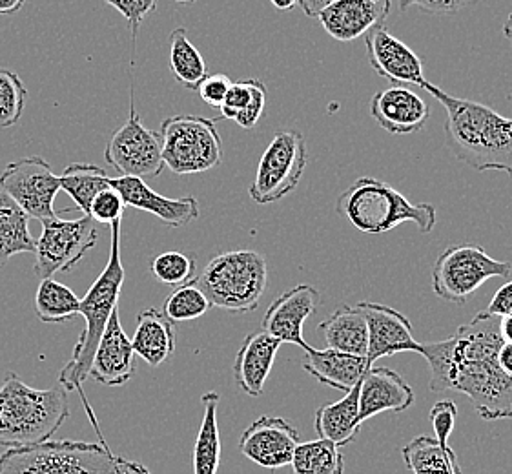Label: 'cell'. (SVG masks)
<instances>
[{
	"mask_svg": "<svg viewBox=\"0 0 512 474\" xmlns=\"http://www.w3.org/2000/svg\"><path fill=\"white\" fill-rule=\"evenodd\" d=\"M121 225H123V221L113 223L108 263L101 272V276L93 281L92 287L81 299V316L86 321V327L73 347L72 360L62 367L61 374H59L61 387L68 392L81 394L84 409L95 427V433L99 436V444L103 445H106V440H104L103 433L99 431V423L95 420L92 405L88 403V398L82 391V383L86 382V378H90V367H92L97 345L103 338L104 329L112 318L113 310L119 309V298H121L124 278H126L123 258H121Z\"/></svg>",
	"mask_w": 512,
	"mask_h": 474,
	"instance_id": "obj_3",
	"label": "cell"
},
{
	"mask_svg": "<svg viewBox=\"0 0 512 474\" xmlns=\"http://www.w3.org/2000/svg\"><path fill=\"white\" fill-rule=\"evenodd\" d=\"M35 252L30 217L8 194L0 190V270L17 254Z\"/></svg>",
	"mask_w": 512,
	"mask_h": 474,
	"instance_id": "obj_28",
	"label": "cell"
},
{
	"mask_svg": "<svg viewBox=\"0 0 512 474\" xmlns=\"http://www.w3.org/2000/svg\"><path fill=\"white\" fill-rule=\"evenodd\" d=\"M113 462H115V460H113ZM110 474H117V471H115V467H113L112 473H110Z\"/></svg>",
	"mask_w": 512,
	"mask_h": 474,
	"instance_id": "obj_53",
	"label": "cell"
},
{
	"mask_svg": "<svg viewBox=\"0 0 512 474\" xmlns=\"http://www.w3.org/2000/svg\"><path fill=\"white\" fill-rule=\"evenodd\" d=\"M113 467H115L117 474H152L143 464L134 462V460H126V458H121V456H115Z\"/></svg>",
	"mask_w": 512,
	"mask_h": 474,
	"instance_id": "obj_46",
	"label": "cell"
},
{
	"mask_svg": "<svg viewBox=\"0 0 512 474\" xmlns=\"http://www.w3.org/2000/svg\"><path fill=\"white\" fill-rule=\"evenodd\" d=\"M423 90L447 112L445 145L458 161L478 172L496 170L512 177V119L491 106L449 95L429 81Z\"/></svg>",
	"mask_w": 512,
	"mask_h": 474,
	"instance_id": "obj_2",
	"label": "cell"
},
{
	"mask_svg": "<svg viewBox=\"0 0 512 474\" xmlns=\"http://www.w3.org/2000/svg\"><path fill=\"white\" fill-rule=\"evenodd\" d=\"M414 403V391L389 367H370L359 383V420L381 413H403Z\"/></svg>",
	"mask_w": 512,
	"mask_h": 474,
	"instance_id": "obj_22",
	"label": "cell"
},
{
	"mask_svg": "<svg viewBox=\"0 0 512 474\" xmlns=\"http://www.w3.org/2000/svg\"><path fill=\"white\" fill-rule=\"evenodd\" d=\"M476 2L478 0H398V6L400 11L418 8L431 15H454L465 8H471Z\"/></svg>",
	"mask_w": 512,
	"mask_h": 474,
	"instance_id": "obj_42",
	"label": "cell"
},
{
	"mask_svg": "<svg viewBox=\"0 0 512 474\" xmlns=\"http://www.w3.org/2000/svg\"><path fill=\"white\" fill-rule=\"evenodd\" d=\"M113 460L108 445L48 440L6 449L0 454V474H110Z\"/></svg>",
	"mask_w": 512,
	"mask_h": 474,
	"instance_id": "obj_7",
	"label": "cell"
},
{
	"mask_svg": "<svg viewBox=\"0 0 512 474\" xmlns=\"http://www.w3.org/2000/svg\"><path fill=\"white\" fill-rule=\"evenodd\" d=\"M134 374L135 351L132 340L124 332L119 309H115L93 356L90 378L106 387H119L130 382Z\"/></svg>",
	"mask_w": 512,
	"mask_h": 474,
	"instance_id": "obj_21",
	"label": "cell"
},
{
	"mask_svg": "<svg viewBox=\"0 0 512 474\" xmlns=\"http://www.w3.org/2000/svg\"><path fill=\"white\" fill-rule=\"evenodd\" d=\"M99 230L90 216L42 221V234L35 239V274L37 278H53L59 272H70L97 243Z\"/></svg>",
	"mask_w": 512,
	"mask_h": 474,
	"instance_id": "obj_11",
	"label": "cell"
},
{
	"mask_svg": "<svg viewBox=\"0 0 512 474\" xmlns=\"http://www.w3.org/2000/svg\"><path fill=\"white\" fill-rule=\"evenodd\" d=\"M500 318L487 310L460 325L451 338L420 343L418 352L431 369L432 392H460L487 422L512 418V378L498 354L503 345Z\"/></svg>",
	"mask_w": 512,
	"mask_h": 474,
	"instance_id": "obj_1",
	"label": "cell"
},
{
	"mask_svg": "<svg viewBox=\"0 0 512 474\" xmlns=\"http://www.w3.org/2000/svg\"><path fill=\"white\" fill-rule=\"evenodd\" d=\"M174 2H179V4H190V2H195V0H174Z\"/></svg>",
	"mask_w": 512,
	"mask_h": 474,
	"instance_id": "obj_52",
	"label": "cell"
},
{
	"mask_svg": "<svg viewBox=\"0 0 512 474\" xmlns=\"http://www.w3.org/2000/svg\"><path fill=\"white\" fill-rule=\"evenodd\" d=\"M272 6L279 11H290L294 10V6L299 4V0H270Z\"/></svg>",
	"mask_w": 512,
	"mask_h": 474,
	"instance_id": "obj_50",
	"label": "cell"
},
{
	"mask_svg": "<svg viewBox=\"0 0 512 474\" xmlns=\"http://www.w3.org/2000/svg\"><path fill=\"white\" fill-rule=\"evenodd\" d=\"M281 345V341L272 338L265 330H257L246 336L232 367L237 387L241 391L252 398L263 394Z\"/></svg>",
	"mask_w": 512,
	"mask_h": 474,
	"instance_id": "obj_23",
	"label": "cell"
},
{
	"mask_svg": "<svg viewBox=\"0 0 512 474\" xmlns=\"http://www.w3.org/2000/svg\"><path fill=\"white\" fill-rule=\"evenodd\" d=\"M257 83H259V79H245V81L241 79V81L232 83L230 90L226 93L225 103L221 104V108H219L221 117L236 121L237 117L243 114L252 103Z\"/></svg>",
	"mask_w": 512,
	"mask_h": 474,
	"instance_id": "obj_39",
	"label": "cell"
},
{
	"mask_svg": "<svg viewBox=\"0 0 512 474\" xmlns=\"http://www.w3.org/2000/svg\"><path fill=\"white\" fill-rule=\"evenodd\" d=\"M267 259L256 250H230L217 254L197 274L195 285L212 307L248 314L259 307L267 290Z\"/></svg>",
	"mask_w": 512,
	"mask_h": 474,
	"instance_id": "obj_6",
	"label": "cell"
},
{
	"mask_svg": "<svg viewBox=\"0 0 512 474\" xmlns=\"http://www.w3.org/2000/svg\"><path fill=\"white\" fill-rule=\"evenodd\" d=\"M124 208L126 205L121 194L113 190L112 186H108L93 199L88 216L92 217L97 225L112 227L115 221H123Z\"/></svg>",
	"mask_w": 512,
	"mask_h": 474,
	"instance_id": "obj_38",
	"label": "cell"
},
{
	"mask_svg": "<svg viewBox=\"0 0 512 474\" xmlns=\"http://www.w3.org/2000/svg\"><path fill=\"white\" fill-rule=\"evenodd\" d=\"M292 474H343L345 458L338 445L327 440L299 444L292 456Z\"/></svg>",
	"mask_w": 512,
	"mask_h": 474,
	"instance_id": "obj_34",
	"label": "cell"
},
{
	"mask_svg": "<svg viewBox=\"0 0 512 474\" xmlns=\"http://www.w3.org/2000/svg\"><path fill=\"white\" fill-rule=\"evenodd\" d=\"M332 2H336V0H299V6H301V10L305 11V15L318 19L319 13L330 6Z\"/></svg>",
	"mask_w": 512,
	"mask_h": 474,
	"instance_id": "obj_47",
	"label": "cell"
},
{
	"mask_svg": "<svg viewBox=\"0 0 512 474\" xmlns=\"http://www.w3.org/2000/svg\"><path fill=\"white\" fill-rule=\"evenodd\" d=\"M318 329L325 336L328 349L367 358L369 329L358 307L341 305L328 320L319 323Z\"/></svg>",
	"mask_w": 512,
	"mask_h": 474,
	"instance_id": "obj_27",
	"label": "cell"
},
{
	"mask_svg": "<svg viewBox=\"0 0 512 474\" xmlns=\"http://www.w3.org/2000/svg\"><path fill=\"white\" fill-rule=\"evenodd\" d=\"M319 303L321 296L312 285H296L270 303L261 327L281 343H292L307 352L310 345L303 338V327L305 321L318 310Z\"/></svg>",
	"mask_w": 512,
	"mask_h": 474,
	"instance_id": "obj_16",
	"label": "cell"
},
{
	"mask_svg": "<svg viewBox=\"0 0 512 474\" xmlns=\"http://www.w3.org/2000/svg\"><path fill=\"white\" fill-rule=\"evenodd\" d=\"M0 190L19 205L30 219L46 221L61 216L53 208L61 192V179L39 155L10 163L0 174Z\"/></svg>",
	"mask_w": 512,
	"mask_h": 474,
	"instance_id": "obj_13",
	"label": "cell"
},
{
	"mask_svg": "<svg viewBox=\"0 0 512 474\" xmlns=\"http://www.w3.org/2000/svg\"><path fill=\"white\" fill-rule=\"evenodd\" d=\"M106 163L121 177H157L163 172L161 135L146 128L135 110L134 86L130 90V117L113 132L104 150Z\"/></svg>",
	"mask_w": 512,
	"mask_h": 474,
	"instance_id": "obj_12",
	"label": "cell"
},
{
	"mask_svg": "<svg viewBox=\"0 0 512 474\" xmlns=\"http://www.w3.org/2000/svg\"><path fill=\"white\" fill-rule=\"evenodd\" d=\"M511 263L489 256L483 247L452 245L432 268V290L438 298L465 305L487 279L509 278Z\"/></svg>",
	"mask_w": 512,
	"mask_h": 474,
	"instance_id": "obj_9",
	"label": "cell"
},
{
	"mask_svg": "<svg viewBox=\"0 0 512 474\" xmlns=\"http://www.w3.org/2000/svg\"><path fill=\"white\" fill-rule=\"evenodd\" d=\"M456 416H458V407L452 400H440L434 403L431 409V423L436 440L441 447H451V440L454 425H456Z\"/></svg>",
	"mask_w": 512,
	"mask_h": 474,
	"instance_id": "obj_41",
	"label": "cell"
},
{
	"mask_svg": "<svg viewBox=\"0 0 512 474\" xmlns=\"http://www.w3.org/2000/svg\"><path fill=\"white\" fill-rule=\"evenodd\" d=\"M305 354L307 360L303 363V369L319 383L338 391H352L370 369L367 358L334 351L328 347L323 351L310 347Z\"/></svg>",
	"mask_w": 512,
	"mask_h": 474,
	"instance_id": "obj_24",
	"label": "cell"
},
{
	"mask_svg": "<svg viewBox=\"0 0 512 474\" xmlns=\"http://www.w3.org/2000/svg\"><path fill=\"white\" fill-rule=\"evenodd\" d=\"M174 321L168 320L163 310L146 309L137 316V329L132 338L135 356L146 361L150 367H159L175 351Z\"/></svg>",
	"mask_w": 512,
	"mask_h": 474,
	"instance_id": "obj_25",
	"label": "cell"
},
{
	"mask_svg": "<svg viewBox=\"0 0 512 474\" xmlns=\"http://www.w3.org/2000/svg\"><path fill=\"white\" fill-rule=\"evenodd\" d=\"M267 95V86H265L263 81H259V83H257L256 93H254L252 103H250V106L246 108L245 112L239 115L236 119V123L239 124L241 128H245V130H252V128H256L257 123H259V119H261L263 114H265V108H267Z\"/></svg>",
	"mask_w": 512,
	"mask_h": 474,
	"instance_id": "obj_44",
	"label": "cell"
},
{
	"mask_svg": "<svg viewBox=\"0 0 512 474\" xmlns=\"http://www.w3.org/2000/svg\"><path fill=\"white\" fill-rule=\"evenodd\" d=\"M308 163L307 141L297 130L274 135L257 165L256 179L248 194L257 205H270L292 194Z\"/></svg>",
	"mask_w": 512,
	"mask_h": 474,
	"instance_id": "obj_10",
	"label": "cell"
},
{
	"mask_svg": "<svg viewBox=\"0 0 512 474\" xmlns=\"http://www.w3.org/2000/svg\"><path fill=\"white\" fill-rule=\"evenodd\" d=\"M370 115L389 134H418L429 123L431 106L405 86H390L372 97Z\"/></svg>",
	"mask_w": 512,
	"mask_h": 474,
	"instance_id": "obj_19",
	"label": "cell"
},
{
	"mask_svg": "<svg viewBox=\"0 0 512 474\" xmlns=\"http://www.w3.org/2000/svg\"><path fill=\"white\" fill-rule=\"evenodd\" d=\"M500 334L505 341H512V316L500 318Z\"/></svg>",
	"mask_w": 512,
	"mask_h": 474,
	"instance_id": "obj_49",
	"label": "cell"
},
{
	"mask_svg": "<svg viewBox=\"0 0 512 474\" xmlns=\"http://www.w3.org/2000/svg\"><path fill=\"white\" fill-rule=\"evenodd\" d=\"M26 0H0V15H15L24 8Z\"/></svg>",
	"mask_w": 512,
	"mask_h": 474,
	"instance_id": "obj_48",
	"label": "cell"
},
{
	"mask_svg": "<svg viewBox=\"0 0 512 474\" xmlns=\"http://www.w3.org/2000/svg\"><path fill=\"white\" fill-rule=\"evenodd\" d=\"M61 190L72 197L75 207L88 216L92 201L110 186V176L104 168L88 163H72L66 166L61 176Z\"/></svg>",
	"mask_w": 512,
	"mask_h": 474,
	"instance_id": "obj_32",
	"label": "cell"
},
{
	"mask_svg": "<svg viewBox=\"0 0 512 474\" xmlns=\"http://www.w3.org/2000/svg\"><path fill=\"white\" fill-rule=\"evenodd\" d=\"M356 307L363 314L369 329V367H374L379 358H387L392 354L418 352L420 343L412 336V323L400 310L374 301H361Z\"/></svg>",
	"mask_w": 512,
	"mask_h": 474,
	"instance_id": "obj_17",
	"label": "cell"
},
{
	"mask_svg": "<svg viewBox=\"0 0 512 474\" xmlns=\"http://www.w3.org/2000/svg\"><path fill=\"white\" fill-rule=\"evenodd\" d=\"M70 416L64 387L35 389L8 372L0 385V445L30 447L52 440Z\"/></svg>",
	"mask_w": 512,
	"mask_h": 474,
	"instance_id": "obj_4",
	"label": "cell"
},
{
	"mask_svg": "<svg viewBox=\"0 0 512 474\" xmlns=\"http://www.w3.org/2000/svg\"><path fill=\"white\" fill-rule=\"evenodd\" d=\"M487 312L492 316H498V318L512 316V281L496 290V294L492 296L491 303L487 307Z\"/></svg>",
	"mask_w": 512,
	"mask_h": 474,
	"instance_id": "obj_45",
	"label": "cell"
},
{
	"mask_svg": "<svg viewBox=\"0 0 512 474\" xmlns=\"http://www.w3.org/2000/svg\"><path fill=\"white\" fill-rule=\"evenodd\" d=\"M210 301L205 292L195 285L194 281L177 287V289L164 299L163 314L174 323L181 321H192L205 316L210 310Z\"/></svg>",
	"mask_w": 512,
	"mask_h": 474,
	"instance_id": "obj_36",
	"label": "cell"
},
{
	"mask_svg": "<svg viewBox=\"0 0 512 474\" xmlns=\"http://www.w3.org/2000/svg\"><path fill=\"white\" fill-rule=\"evenodd\" d=\"M203 420L194 445V474H217L221 465V436L217 422L219 394L205 392L203 398Z\"/></svg>",
	"mask_w": 512,
	"mask_h": 474,
	"instance_id": "obj_29",
	"label": "cell"
},
{
	"mask_svg": "<svg viewBox=\"0 0 512 474\" xmlns=\"http://www.w3.org/2000/svg\"><path fill=\"white\" fill-rule=\"evenodd\" d=\"M106 4H110L112 8L119 11L123 15L128 28L132 33V41L137 39V31L141 28L144 19L157 10V2L159 0H104Z\"/></svg>",
	"mask_w": 512,
	"mask_h": 474,
	"instance_id": "obj_40",
	"label": "cell"
},
{
	"mask_svg": "<svg viewBox=\"0 0 512 474\" xmlns=\"http://www.w3.org/2000/svg\"><path fill=\"white\" fill-rule=\"evenodd\" d=\"M359 383L339 402L319 407L314 425L321 440L345 447L358 438L363 425L359 420Z\"/></svg>",
	"mask_w": 512,
	"mask_h": 474,
	"instance_id": "obj_26",
	"label": "cell"
},
{
	"mask_svg": "<svg viewBox=\"0 0 512 474\" xmlns=\"http://www.w3.org/2000/svg\"><path fill=\"white\" fill-rule=\"evenodd\" d=\"M168 66H170V72L174 75L177 83L185 86L188 90H195V92L208 75L205 59L192 44V41L188 39L186 28H175L170 33Z\"/></svg>",
	"mask_w": 512,
	"mask_h": 474,
	"instance_id": "obj_31",
	"label": "cell"
},
{
	"mask_svg": "<svg viewBox=\"0 0 512 474\" xmlns=\"http://www.w3.org/2000/svg\"><path fill=\"white\" fill-rule=\"evenodd\" d=\"M299 444V431L292 423L279 416H261L241 434L239 451L265 469H281L290 465Z\"/></svg>",
	"mask_w": 512,
	"mask_h": 474,
	"instance_id": "obj_14",
	"label": "cell"
},
{
	"mask_svg": "<svg viewBox=\"0 0 512 474\" xmlns=\"http://www.w3.org/2000/svg\"><path fill=\"white\" fill-rule=\"evenodd\" d=\"M503 35H505V39H509L512 42V13H509V17H507V22L503 24Z\"/></svg>",
	"mask_w": 512,
	"mask_h": 474,
	"instance_id": "obj_51",
	"label": "cell"
},
{
	"mask_svg": "<svg viewBox=\"0 0 512 474\" xmlns=\"http://www.w3.org/2000/svg\"><path fill=\"white\" fill-rule=\"evenodd\" d=\"M336 212L370 236L385 234L409 221L421 234H431L438 221L434 205L410 203L409 197L374 177H359L347 188L336 201Z\"/></svg>",
	"mask_w": 512,
	"mask_h": 474,
	"instance_id": "obj_5",
	"label": "cell"
},
{
	"mask_svg": "<svg viewBox=\"0 0 512 474\" xmlns=\"http://www.w3.org/2000/svg\"><path fill=\"white\" fill-rule=\"evenodd\" d=\"M403 460L412 474H461L452 447H441L436 438L418 436L403 447Z\"/></svg>",
	"mask_w": 512,
	"mask_h": 474,
	"instance_id": "obj_30",
	"label": "cell"
},
{
	"mask_svg": "<svg viewBox=\"0 0 512 474\" xmlns=\"http://www.w3.org/2000/svg\"><path fill=\"white\" fill-rule=\"evenodd\" d=\"M365 48L372 70L392 86H418L427 83L420 55L387 28L378 26L365 37Z\"/></svg>",
	"mask_w": 512,
	"mask_h": 474,
	"instance_id": "obj_15",
	"label": "cell"
},
{
	"mask_svg": "<svg viewBox=\"0 0 512 474\" xmlns=\"http://www.w3.org/2000/svg\"><path fill=\"white\" fill-rule=\"evenodd\" d=\"M110 186L121 194L126 207L154 214L166 227H186L199 217V201L194 196H161L139 177H110Z\"/></svg>",
	"mask_w": 512,
	"mask_h": 474,
	"instance_id": "obj_18",
	"label": "cell"
},
{
	"mask_svg": "<svg viewBox=\"0 0 512 474\" xmlns=\"http://www.w3.org/2000/svg\"><path fill=\"white\" fill-rule=\"evenodd\" d=\"M164 166L177 176L203 174L223 163L216 121L201 115H174L161 124Z\"/></svg>",
	"mask_w": 512,
	"mask_h": 474,
	"instance_id": "obj_8",
	"label": "cell"
},
{
	"mask_svg": "<svg viewBox=\"0 0 512 474\" xmlns=\"http://www.w3.org/2000/svg\"><path fill=\"white\" fill-rule=\"evenodd\" d=\"M392 0H336L318 15L321 28L339 42L356 41L383 26Z\"/></svg>",
	"mask_w": 512,
	"mask_h": 474,
	"instance_id": "obj_20",
	"label": "cell"
},
{
	"mask_svg": "<svg viewBox=\"0 0 512 474\" xmlns=\"http://www.w3.org/2000/svg\"><path fill=\"white\" fill-rule=\"evenodd\" d=\"M35 312L42 323H66L81 316V298L53 278L41 279L35 294Z\"/></svg>",
	"mask_w": 512,
	"mask_h": 474,
	"instance_id": "obj_33",
	"label": "cell"
},
{
	"mask_svg": "<svg viewBox=\"0 0 512 474\" xmlns=\"http://www.w3.org/2000/svg\"><path fill=\"white\" fill-rule=\"evenodd\" d=\"M28 90L19 73L0 68V128L19 123L26 110Z\"/></svg>",
	"mask_w": 512,
	"mask_h": 474,
	"instance_id": "obj_37",
	"label": "cell"
},
{
	"mask_svg": "<svg viewBox=\"0 0 512 474\" xmlns=\"http://www.w3.org/2000/svg\"><path fill=\"white\" fill-rule=\"evenodd\" d=\"M150 270L159 283L166 287H183L197 278V259L190 252L168 250L155 256L150 263Z\"/></svg>",
	"mask_w": 512,
	"mask_h": 474,
	"instance_id": "obj_35",
	"label": "cell"
},
{
	"mask_svg": "<svg viewBox=\"0 0 512 474\" xmlns=\"http://www.w3.org/2000/svg\"><path fill=\"white\" fill-rule=\"evenodd\" d=\"M232 81L225 73H214V75H206L205 81L199 84L197 92L201 95V99L212 108H221V104L225 103L226 93L230 90Z\"/></svg>",
	"mask_w": 512,
	"mask_h": 474,
	"instance_id": "obj_43",
	"label": "cell"
}]
</instances>
